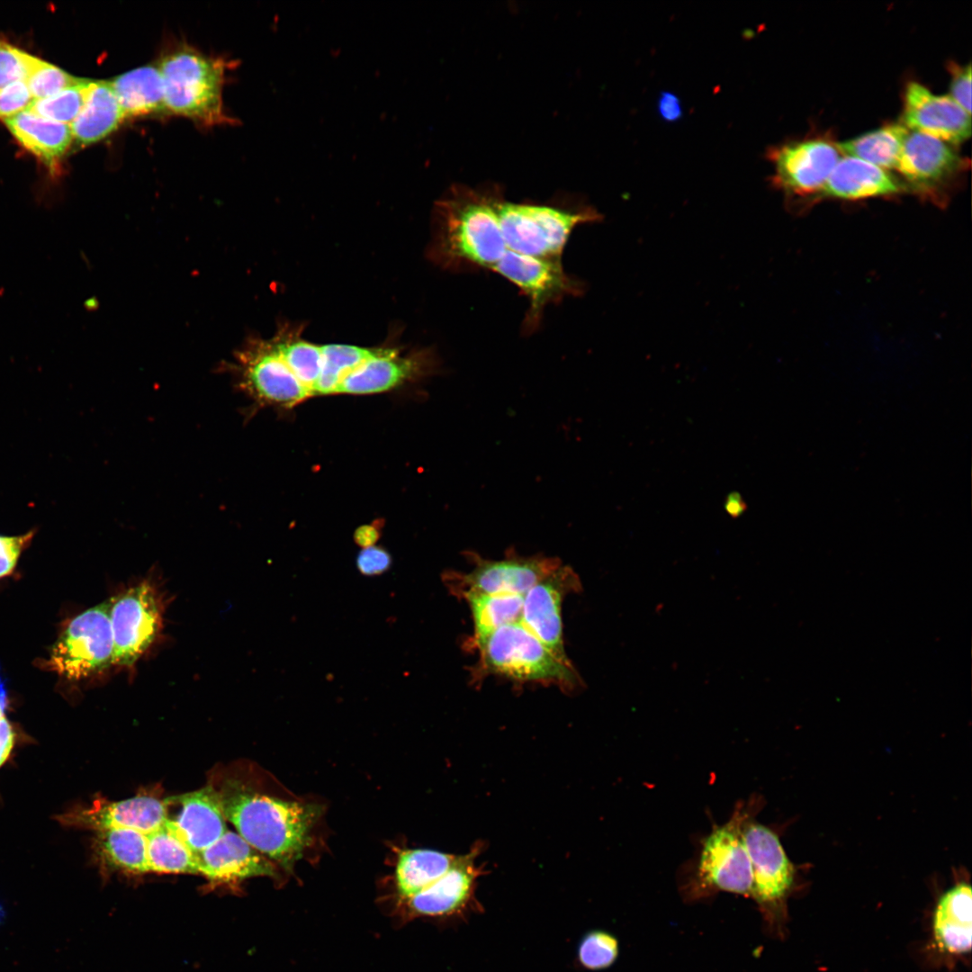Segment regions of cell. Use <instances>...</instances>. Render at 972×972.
Instances as JSON below:
<instances>
[{"mask_svg":"<svg viewBox=\"0 0 972 972\" xmlns=\"http://www.w3.org/2000/svg\"><path fill=\"white\" fill-rule=\"evenodd\" d=\"M950 97L971 115V65L952 66Z\"/></svg>","mask_w":972,"mask_h":972,"instance_id":"40","label":"cell"},{"mask_svg":"<svg viewBox=\"0 0 972 972\" xmlns=\"http://www.w3.org/2000/svg\"><path fill=\"white\" fill-rule=\"evenodd\" d=\"M112 598V663L131 667L157 639L163 622L158 592L140 582Z\"/></svg>","mask_w":972,"mask_h":972,"instance_id":"9","label":"cell"},{"mask_svg":"<svg viewBox=\"0 0 972 972\" xmlns=\"http://www.w3.org/2000/svg\"><path fill=\"white\" fill-rule=\"evenodd\" d=\"M237 387L261 406L292 408L310 397L273 349L268 338H249L230 363Z\"/></svg>","mask_w":972,"mask_h":972,"instance_id":"8","label":"cell"},{"mask_svg":"<svg viewBox=\"0 0 972 972\" xmlns=\"http://www.w3.org/2000/svg\"><path fill=\"white\" fill-rule=\"evenodd\" d=\"M176 807L165 824L195 854L216 842L228 830L226 818L215 788L211 783L195 791L165 798Z\"/></svg>","mask_w":972,"mask_h":972,"instance_id":"18","label":"cell"},{"mask_svg":"<svg viewBox=\"0 0 972 972\" xmlns=\"http://www.w3.org/2000/svg\"><path fill=\"white\" fill-rule=\"evenodd\" d=\"M515 284L527 297L529 307L523 323L526 333L534 332L550 303L583 292V284L563 269L562 259L529 256L507 249L491 269Z\"/></svg>","mask_w":972,"mask_h":972,"instance_id":"10","label":"cell"},{"mask_svg":"<svg viewBox=\"0 0 972 972\" xmlns=\"http://www.w3.org/2000/svg\"><path fill=\"white\" fill-rule=\"evenodd\" d=\"M111 606L109 598L75 616L53 644L46 667L78 680L113 664Z\"/></svg>","mask_w":972,"mask_h":972,"instance_id":"7","label":"cell"},{"mask_svg":"<svg viewBox=\"0 0 972 972\" xmlns=\"http://www.w3.org/2000/svg\"><path fill=\"white\" fill-rule=\"evenodd\" d=\"M146 837L148 872L199 874L195 854L165 824Z\"/></svg>","mask_w":972,"mask_h":972,"instance_id":"31","label":"cell"},{"mask_svg":"<svg viewBox=\"0 0 972 972\" xmlns=\"http://www.w3.org/2000/svg\"><path fill=\"white\" fill-rule=\"evenodd\" d=\"M15 741V734L14 728L6 718L4 711V706L0 702V768L8 760Z\"/></svg>","mask_w":972,"mask_h":972,"instance_id":"41","label":"cell"},{"mask_svg":"<svg viewBox=\"0 0 972 972\" xmlns=\"http://www.w3.org/2000/svg\"><path fill=\"white\" fill-rule=\"evenodd\" d=\"M392 564V555L382 546L363 548L356 557V568L364 576L382 575L391 569Z\"/></svg>","mask_w":972,"mask_h":972,"instance_id":"39","label":"cell"},{"mask_svg":"<svg viewBox=\"0 0 972 972\" xmlns=\"http://www.w3.org/2000/svg\"><path fill=\"white\" fill-rule=\"evenodd\" d=\"M462 598L472 613L476 645L498 628L521 621L524 595L469 593Z\"/></svg>","mask_w":972,"mask_h":972,"instance_id":"30","label":"cell"},{"mask_svg":"<svg viewBox=\"0 0 972 972\" xmlns=\"http://www.w3.org/2000/svg\"><path fill=\"white\" fill-rule=\"evenodd\" d=\"M759 799L740 802L727 822L715 825L701 842L693 886L706 893L723 891L751 896L752 870L742 828L759 808Z\"/></svg>","mask_w":972,"mask_h":972,"instance_id":"6","label":"cell"},{"mask_svg":"<svg viewBox=\"0 0 972 972\" xmlns=\"http://www.w3.org/2000/svg\"><path fill=\"white\" fill-rule=\"evenodd\" d=\"M195 857L199 874L218 884L275 877L277 871L273 861L230 830L212 845L195 853Z\"/></svg>","mask_w":972,"mask_h":972,"instance_id":"19","label":"cell"},{"mask_svg":"<svg viewBox=\"0 0 972 972\" xmlns=\"http://www.w3.org/2000/svg\"><path fill=\"white\" fill-rule=\"evenodd\" d=\"M322 366L314 396L337 394L340 384L379 350V346L321 344Z\"/></svg>","mask_w":972,"mask_h":972,"instance_id":"32","label":"cell"},{"mask_svg":"<svg viewBox=\"0 0 972 972\" xmlns=\"http://www.w3.org/2000/svg\"><path fill=\"white\" fill-rule=\"evenodd\" d=\"M109 82L125 118L166 111L158 66H143L121 74Z\"/></svg>","mask_w":972,"mask_h":972,"instance_id":"25","label":"cell"},{"mask_svg":"<svg viewBox=\"0 0 972 972\" xmlns=\"http://www.w3.org/2000/svg\"><path fill=\"white\" fill-rule=\"evenodd\" d=\"M36 57L0 40V88L26 80Z\"/></svg>","mask_w":972,"mask_h":972,"instance_id":"36","label":"cell"},{"mask_svg":"<svg viewBox=\"0 0 972 972\" xmlns=\"http://www.w3.org/2000/svg\"><path fill=\"white\" fill-rule=\"evenodd\" d=\"M497 187L453 186L436 203L432 258L455 271L490 270L507 250L500 227Z\"/></svg>","mask_w":972,"mask_h":972,"instance_id":"2","label":"cell"},{"mask_svg":"<svg viewBox=\"0 0 972 972\" xmlns=\"http://www.w3.org/2000/svg\"><path fill=\"white\" fill-rule=\"evenodd\" d=\"M95 832L94 849L103 864L129 873L148 872L145 833L128 828Z\"/></svg>","mask_w":972,"mask_h":972,"instance_id":"27","label":"cell"},{"mask_svg":"<svg viewBox=\"0 0 972 972\" xmlns=\"http://www.w3.org/2000/svg\"><path fill=\"white\" fill-rule=\"evenodd\" d=\"M753 817H749L742 828L752 870L751 896L768 906L785 898L792 887L795 870L778 834Z\"/></svg>","mask_w":972,"mask_h":972,"instance_id":"13","label":"cell"},{"mask_svg":"<svg viewBox=\"0 0 972 972\" xmlns=\"http://www.w3.org/2000/svg\"><path fill=\"white\" fill-rule=\"evenodd\" d=\"M907 131L902 123L889 124L837 144V147L849 157L883 169H893L896 167Z\"/></svg>","mask_w":972,"mask_h":972,"instance_id":"29","label":"cell"},{"mask_svg":"<svg viewBox=\"0 0 972 972\" xmlns=\"http://www.w3.org/2000/svg\"><path fill=\"white\" fill-rule=\"evenodd\" d=\"M34 531L19 536L0 535V579L11 574L20 555L32 542Z\"/></svg>","mask_w":972,"mask_h":972,"instance_id":"38","label":"cell"},{"mask_svg":"<svg viewBox=\"0 0 972 972\" xmlns=\"http://www.w3.org/2000/svg\"><path fill=\"white\" fill-rule=\"evenodd\" d=\"M901 123L952 144L963 142L971 134L970 114L950 95L934 94L917 82L907 85Z\"/></svg>","mask_w":972,"mask_h":972,"instance_id":"16","label":"cell"},{"mask_svg":"<svg viewBox=\"0 0 972 972\" xmlns=\"http://www.w3.org/2000/svg\"><path fill=\"white\" fill-rule=\"evenodd\" d=\"M724 508L730 516L738 518L746 509V505L740 494L732 492L726 497Z\"/></svg>","mask_w":972,"mask_h":972,"instance_id":"44","label":"cell"},{"mask_svg":"<svg viewBox=\"0 0 972 972\" xmlns=\"http://www.w3.org/2000/svg\"><path fill=\"white\" fill-rule=\"evenodd\" d=\"M661 117L670 122L678 121L683 113L682 105L678 96L670 92H662L657 103Z\"/></svg>","mask_w":972,"mask_h":972,"instance_id":"42","label":"cell"},{"mask_svg":"<svg viewBox=\"0 0 972 972\" xmlns=\"http://www.w3.org/2000/svg\"><path fill=\"white\" fill-rule=\"evenodd\" d=\"M933 932L940 947L950 953L970 950L972 896L969 884L958 883L940 899L933 919Z\"/></svg>","mask_w":972,"mask_h":972,"instance_id":"23","label":"cell"},{"mask_svg":"<svg viewBox=\"0 0 972 972\" xmlns=\"http://www.w3.org/2000/svg\"><path fill=\"white\" fill-rule=\"evenodd\" d=\"M474 564L467 573L446 572L443 576L450 590L461 598L469 593L525 595L536 583L562 563L555 557L518 556L488 560L470 554Z\"/></svg>","mask_w":972,"mask_h":972,"instance_id":"11","label":"cell"},{"mask_svg":"<svg viewBox=\"0 0 972 972\" xmlns=\"http://www.w3.org/2000/svg\"><path fill=\"white\" fill-rule=\"evenodd\" d=\"M210 783L238 833L274 864L292 870L311 842L322 806L264 792L230 770L216 773Z\"/></svg>","mask_w":972,"mask_h":972,"instance_id":"1","label":"cell"},{"mask_svg":"<svg viewBox=\"0 0 972 972\" xmlns=\"http://www.w3.org/2000/svg\"><path fill=\"white\" fill-rule=\"evenodd\" d=\"M3 916H4V911H3V908H2V906H1V904H0V922H1V921H2V919H3Z\"/></svg>","mask_w":972,"mask_h":972,"instance_id":"45","label":"cell"},{"mask_svg":"<svg viewBox=\"0 0 972 972\" xmlns=\"http://www.w3.org/2000/svg\"><path fill=\"white\" fill-rule=\"evenodd\" d=\"M126 119L109 81H92L86 104L70 124L72 137L80 145L103 140Z\"/></svg>","mask_w":972,"mask_h":972,"instance_id":"26","label":"cell"},{"mask_svg":"<svg viewBox=\"0 0 972 972\" xmlns=\"http://www.w3.org/2000/svg\"><path fill=\"white\" fill-rule=\"evenodd\" d=\"M75 77L61 68L36 58L25 80L33 100L51 96L76 84Z\"/></svg>","mask_w":972,"mask_h":972,"instance_id":"35","label":"cell"},{"mask_svg":"<svg viewBox=\"0 0 972 972\" xmlns=\"http://www.w3.org/2000/svg\"><path fill=\"white\" fill-rule=\"evenodd\" d=\"M474 851L456 856L448 870L435 882L407 898L411 914L418 916L453 914L471 898L479 870Z\"/></svg>","mask_w":972,"mask_h":972,"instance_id":"21","label":"cell"},{"mask_svg":"<svg viewBox=\"0 0 972 972\" xmlns=\"http://www.w3.org/2000/svg\"><path fill=\"white\" fill-rule=\"evenodd\" d=\"M498 217L508 250L547 259H562L572 230L600 219L598 212L588 206L518 203L506 201L503 195L498 203Z\"/></svg>","mask_w":972,"mask_h":972,"instance_id":"5","label":"cell"},{"mask_svg":"<svg viewBox=\"0 0 972 972\" xmlns=\"http://www.w3.org/2000/svg\"><path fill=\"white\" fill-rule=\"evenodd\" d=\"M455 857L427 849L402 851L399 856L395 870L399 894L407 899L418 893L442 877L451 867Z\"/></svg>","mask_w":972,"mask_h":972,"instance_id":"28","label":"cell"},{"mask_svg":"<svg viewBox=\"0 0 972 972\" xmlns=\"http://www.w3.org/2000/svg\"><path fill=\"white\" fill-rule=\"evenodd\" d=\"M4 122L25 148L50 166L64 155L73 140L69 124L43 118L28 110Z\"/></svg>","mask_w":972,"mask_h":972,"instance_id":"24","label":"cell"},{"mask_svg":"<svg viewBox=\"0 0 972 972\" xmlns=\"http://www.w3.org/2000/svg\"><path fill=\"white\" fill-rule=\"evenodd\" d=\"M33 97L25 80L13 82L0 88V119H9L26 111Z\"/></svg>","mask_w":972,"mask_h":972,"instance_id":"37","label":"cell"},{"mask_svg":"<svg viewBox=\"0 0 972 972\" xmlns=\"http://www.w3.org/2000/svg\"><path fill=\"white\" fill-rule=\"evenodd\" d=\"M903 185L885 169L864 160L848 157L840 159L827 181L822 194L826 196L847 200L894 194Z\"/></svg>","mask_w":972,"mask_h":972,"instance_id":"22","label":"cell"},{"mask_svg":"<svg viewBox=\"0 0 972 972\" xmlns=\"http://www.w3.org/2000/svg\"><path fill=\"white\" fill-rule=\"evenodd\" d=\"M837 145L815 139L785 144L770 152L775 166L773 182L788 195L822 193L838 163Z\"/></svg>","mask_w":972,"mask_h":972,"instance_id":"12","label":"cell"},{"mask_svg":"<svg viewBox=\"0 0 972 972\" xmlns=\"http://www.w3.org/2000/svg\"><path fill=\"white\" fill-rule=\"evenodd\" d=\"M619 953L617 939L611 933L594 930L581 940L578 958L580 964L590 970H600L612 966Z\"/></svg>","mask_w":972,"mask_h":972,"instance_id":"34","label":"cell"},{"mask_svg":"<svg viewBox=\"0 0 972 972\" xmlns=\"http://www.w3.org/2000/svg\"><path fill=\"white\" fill-rule=\"evenodd\" d=\"M380 537L381 526L374 522L358 526L353 536L355 543L362 548L375 545Z\"/></svg>","mask_w":972,"mask_h":972,"instance_id":"43","label":"cell"},{"mask_svg":"<svg viewBox=\"0 0 972 972\" xmlns=\"http://www.w3.org/2000/svg\"><path fill=\"white\" fill-rule=\"evenodd\" d=\"M91 82L80 78L76 84L51 96L33 100L27 110L43 118L70 125L86 104Z\"/></svg>","mask_w":972,"mask_h":972,"instance_id":"33","label":"cell"},{"mask_svg":"<svg viewBox=\"0 0 972 972\" xmlns=\"http://www.w3.org/2000/svg\"><path fill=\"white\" fill-rule=\"evenodd\" d=\"M481 670L518 681L558 684L573 688L581 684L568 657L554 652L522 623L505 625L477 644Z\"/></svg>","mask_w":972,"mask_h":972,"instance_id":"3","label":"cell"},{"mask_svg":"<svg viewBox=\"0 0 972 972\" xmlns=\"http://www.w3.org/2000/svg\"><path fill=\"white\" fill-rule=\"evenodd\" d=\"M580 581L569 566L561 565L524 595L521 623L554 652L567 657L563 646L562 604Z\"/></svg>","mask_w":972,"mask_h":972,"instance_id":"14","label":"cell"},{"mask_svg":"<svg viewBox=\"0 0 972 972\" xmlns=\"http://www.w3.org/2000/svg\"><path fill=\"white\" fill-rule=\"evenodd\" d=\"M158 66L166 111L207 125L229 120L222 100L224 60L184 48L167 54Z\"/></svg>","mask_w":972,"mask_h":972,"instance_id":"4","label":"cell"},{"mask_svg":"<svg viewBox=\"0 0 972 972\" xmlns=\"http://www.w3.org/2000/svg\"><path fill=\"white\" fill-rule=\"evenodd\" d=\"M433 367L431 353H404L395 346H382L372 358L340 384L337 394L383 392L426 376Z\"/></svg>","mask_w":972,"mask_h":972,"instance_id":"15","label":"cell"},{"mask_svg":"<svg viewBox=\"0 0 972 972\" xmlns=\"http://www.w3.org/2000/svg\"><path fill=\"white\" fill-rule=\"evenodd\" d=\"M166 814L165 799L140 795L120 801L100 798L87 806L65 814L61 821L68 825L95 832L128 828L148 834L164 824Z\"/></svg>","mask_w":972,"mask_h":972,"instance_id":"17","label":"cell"},{"mask_svg":"<svg viewBox=\"0 0 972 972\" xmlns=\"http://www.w3.org/2000/svg\"><path fill=\"white\" fill-rule=\"evenodd\" d=\"M963 164L947 142L908 130L896 169L914 187L922 190L934 188L948 180Z\"/></svg>","mask_w":972,"mask_h":972,"instance_id":"20","label":"cell"}]
</instances>
